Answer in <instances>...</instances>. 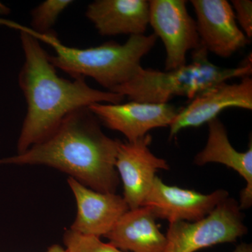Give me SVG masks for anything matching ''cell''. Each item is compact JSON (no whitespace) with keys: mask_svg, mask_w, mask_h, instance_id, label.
<instances>
[{"mask_svg":"<svg viewBox=\"0 0 252 252\" xmlns=\"http://www.w3.org/2000/svg\"><path fill=\"white\" fill-rule=\"evenodd\" d=\"M21 31L25 63L19 84L28 104V112L18 142V154L26 152L54 132L71 113L95 103H122V94L96 90L85 78L73 80L60 77L49 56L27 28Z\"/></svg>","mask_w":252,"mask_h":252,"instance_id":"obj_1","label":"cell"},{"mask_svg":"<svg viewBox=\"0 0 252 252\" xmlns=\"http://www.w3.org/2000/svg\"><path fill=\"white\" fill-rule=\"evenodd\" d=\"M119 141L103 133L89 108L67 116L39 143L0 164L54 167L96 191L114 193L119 183L115 162Z\"/></svg>","mask_w":252,"mask_h":252,"instance_id":"obj_2","label":"cell"},{"mask_svg":"<svg viewBox=\"0 0 252 252\" xmlns=\"http://www.w3.org/2000/svg\"><path fill=\"white\" fill-rule=\"evenodd\" d=\"M29 32L54 48L56 56H49V59L55 67L74 78H93L109 91L128 82L140 72L141 60L157 41L154 34H141L130 36L124 44L108 41L96 47L78 49L64 46L51 33L39 34L32 29Z\"/></svg>","mask_w":252,"mask_h":252,"instance_id":"obj_3","label":"cell"},{"mask_svg":"<svg viewBox=\"0 0 252 252\" xmlns=\"http://www.w3.org/2000/svg\"><path fill=\"white\" fill-rule=\"evenodd\" d=\"M191 63L170 71L144 69L125 84L110 92L120 94L130 101L165 104L175 96L193 99L210 88L234 78L250 77L251 56L236 67L215 65L208 59V52L200 46L191 51Z\"/></svg>","mask_w":252,"mask_h":252,"instance_id":"obj_4","label":"cell"},{"mask_svg":"<svg viewBox=\"0 0 252 252\" xmlns=\"http://www.w3.org/2000/svg\"><path fill=\"white\" fill-rule=\"evenodd\" d=\"M238 203L227 198L198 220L170 223L165 252H195L219 244L235 243L246 234Z\"/></svg>","mask_w":252,"mask_h":252,"instance_id":"obj_5","label":"cell"},{"mask_svg":"<svg viewBox=\"0 0 252 252\" xmlns=\"http://www.w3.org/2000/svg\"><path fill=\"white\" fill-rule=\"evenodd\" d=\"M149 25L165 46V71L185 65L187 54L201 46L196 22L185 0H149Z\"/></svg>","mask_w":252,"mask_h":252,"instance_id":"obj_6","label":"cell"},{"mask_svg":"<svg viewBox=\"0 0 252 252\" xmlns=\"http://www.w3.org/2000/svg\"><path fill=\"white\" fill-rule=\"evenodd\" d=\"M152 136L147 134L132 142L119 141L116 170L124 186V198L130 210L143 205L159 170H169L166 160L151 152Z\"/></svg>","mask_w":252,"mask_h":252,"instance_id":"obj_7","label":"cell"},{"mask_svg":"<svg viewBox=\"0 0 252 252\" xmlns=\"http://www.w3.org/2000/svg\"><path fill=\"white\" fill-rule=\"evenodd\" d=\"M200 42L207 50L229 58L249 44L239 28L231 4L226 0H191Z\"/></svg>","mask_w":252,"mask_h":252,"instance_id":"obj_8","label":"cell"},{"mask_svg":"<svg viewBox=\"0 0 252 252\" xmlns=\"http://www.w3.org/2000/svg\"><path fill=\"white\" fill-rule=\"evenodd\" d=\"M88 108L107 127L122 132L128 142L142 138L152 129L170 126L182 109L169 103L136 101L95 103Z\"/></svg>","mask_w":252,"mask_h":252,"instance_id":"obj_9","label":"cell"},{"mask_svg":"<svg viewBox=\"0 0 252 252\" xmlns=\"http://www.w3.org/2000/svg\"><path fill=\"white\" fill-rule=\"evenodd\" d=\"M236 107L252 110V79L242 78L238 84L220 83L195 96L186 107L181 109L170 124V138L181 130L208 124L222 111Z\"/></svg>","mask_w":252,"mask_h":252,"instance_id":"obj_10","label":"cell"},{"mask_svg":"<svg viewBox=\"0 0 252 252\" xmlns=\"http://www.w3.org/2000/svg\"><path fill=\"white\" fill-rule=\"evenodd\" d=\"M227 198L228 191L223 189L203 194L165 185L157 176L142 206L149 207L156 218L166 220L170 223L180 220L193 222L206 217Z\"/></svg>","mask_w":252,"mask_h":252,"instance_id":"obj_11","label":"cell"},{"mask_svg":"<svg viewBox=\"0 0 252 252\" xmlns=\"http://www.w3.org/2000/svg\"><path fill=\"white\" fill-rule=\"evenodd\" d=\"M67 182L77 201V217L70 229L75 233L97 238L105 237L130 210L120 195L96 191L72 177H69Z\"/></svg>","mask_w":252,"mask_h":252,"instance_id":"obj_12","label":"cell"},{"mask_svg":"<svg viewBox=\"0 0 252 252\" xmlns=\"http://www.w3.org/2000/svg\"><path fill=\"white\" fill-rule=\"evenodd\" d=\"M86 14L101 35H141L149 25V1L97 0L89 5Z\"/></svg>","mask_w":252,"mask_h":252,"instance_id":"obj_13","label":"cell"},{"mask_svg":"<svg viewBox=\"0 0 252 252\" xmlns=\"http://www.w3.org/2000/svg\"><path fill=\"white\" fill-rule=\"evenodd\" d=\"M148 207L126 212L105 235L109 244L127 252H165L167 238L159 229Z\"/></svg>","mask_w":252,"mask_h":252,"instance_id":"obj_14","label":"cell"},{"mask_svg":"<svg viewBox=\"0 0 252 252\" xmlns=\"http://www.w3.org/2000/svg\"><path fill=\"white\" fill-rule=\"evenodd\" d=\"M208 139L205 148L199 152L194 162L199 166L217 162L230 167L245 179L247 185L240 195V210L248 209L252 204V144L248 151L239 152L230 144L224 125L218 119L208 123Z\"/></svg>","mask_w":252,"mask_h":252,"instance_id":"obj_15","label":"cell"},{"mask_svg":"<svg viewBox=\"0 0 252 252\" xmlns=\"http://www.w3.org/2000/svg\"><path fill=\"white\" fill-rule=\"evenodd\" d=\"M71 0H47L41 3L32 11L33 30L39 34H46L52 28L59 15L69 4Z\"/></svg>","mask_w":252,"mask_h":252,"instance_id":"obj_16","label":"cell"},{"mask_svg":"<svg viewBox=\"0 0 252 252\" xmlns=\"http://www.w3.org/2000/svg\"><path fill=\"white\" fill-rule=\"evenodd\" d=\"M64 243L67 252H127L103 243L97 237L79 234L71 230L64 233Z\"/></svg>","mask_w":252,"mask_h":252,"instance_id":"obj_17","label":"cell"},{"mask_svg":"<svg viewBox=\"0 0 252 252\" xmlns=\"http://www.w3.org/2000/svg\"><path fill=\"white\" fill-rule=\"evenodd\" d=\"M231 6L240 29L248 39L252 37V1L251 0H233Z\"/></svg>","mask_w":252,"mask_h":252,"instance_id":"obj_18","label":"cell"},{"mask_svg":"<svg viewBox=\"0 0 252 252\" xmlns=\"http://www.w3.org/2000/svg\"><path fill=\"white\" fill-rule=\"evenodd\" d=\"M232 252H252V246L250 244L242 243Z\"/></svg>","mask_w":252,"mask_h":252,"instance_id":"obj_19","label":"cell"},{"mask_svg":"<svg viewBox=\"0 0 252 252\" xmlns=\"http://www.w3.org/2000/svg\"><path fill=\"white\" fill-rule=\"evenodd\" d=\"M67 252L65 249L61 247L59 245H54L50 247L48 249L47 252Z\"/></svg>","mask_w":252,"mask_h":252,"instance_id":"obj_20","label":"cell"}]
</instances>
